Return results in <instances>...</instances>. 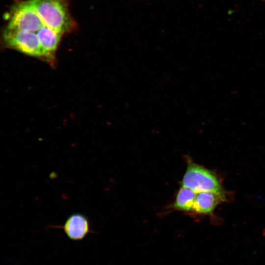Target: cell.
<instances>
[{
    "label": "cell",
    "instance_id": "cell-7",
    "mask_svg": "<svg viewBox=\"0 0 265 265\" xmlns=\"http://www.w3.org/2000/svg\"><path fill=\"white\" fill-rule=\"evenodd\" d=\"M223 198L212 191L196 192L191 211L198 213H211Z\"/></svg>",
    "mask_w": 265,
    "mask_h": 265
},
{
    "label": "cell",
    "instance_id": "cell-5",
    "mask_svg": "<svg viewBox=\"0 0 265 265\" xmlns=\"http://www.w3.org/2000/svg\"><path fill=\"white\" fill-rule=\"evenodd\" d=\"M41 48L43 58L54 65L55 53L62 34L43 25L36 32Z\"/></svg>",
    "mask_w": 265,
    "mask_h": 265
},
{
    "label": "cell",
    "instance_id": "cell-2",
    "mask_svg": "<svg viewBox=\"0 0 265 265\" xmlns=\"http://www.w3.org/2000/svg\"><path fill=\"white\" fill-rule=\"evenodd\" d=\"M182 186L196 192L212 191L223 197L224 191L215 175L202 166L189 162L182 181Z\"/></svg>",
    "mask_w": 265,
    "mask_h": 265
},
{
    "label": "cell",
    "instance_id": "cell-3",
    "mask_svg": "<svg viewBox=\"0 0 265 265\" xmlns=\"http://www.w3.org/2000/svg\"><path fill=\"white\" fill-rule=\"evenodd\" d=\"M5 45L25 54L43 58L36 32L6 28L3 34Z\"/></svg>",
    "mask_w": 265,
    "mask_h": 265
},
{
    "label": "cell",
    "instance_id": "cell-6",
    "mask_svg": "<svg viewBox=\"0 0 265 265\" xmlns=\"http://www.w3.org/2000/svg\"><path fill=\"white\" fill-rule=\"evenodd\" d=\"M61 228L68 238L73 240H81L91 232L89 219L80 213L70 215Z\"/></svg>",
    "mask_w": 265,
    "mask_h": 265
},
{
    "label": "cell",
    "instance_id": "cell-8",
    "mask_svg": "<svg viewBox=\"0 0 265 265\" xmlns=\"http://www.w3.org/2000/svg\"><path fill=\"white\" fill-rule=\"evenodd\" d=\"M196 192L182 186L177 194L173 207L179 210L188 212L192 210Z\"/></svg>",
    "mask_w": 265,
    "mask_h": 265
},
{
    "label": "cell",
    "instance_id": "cell-1",
    "mask_svg": "<svg viewBox=\"0 0 265 265\" xmlns=\"http://www.w3.org/2000/svg\"><path fill=\"white\" fill-rule=\"evenodd\" d=\"M44 25L63 34L74 27L65 0H31Z\"/></svg>",
    "mask_w": 265,
    "mask_h": 265
},
{
    "label": "cell",
    "instance_id": "cell-4",
    "mask_svg": "<svg viewBox=\"0 0 265 265\" xmlns=\"http://www.w3.org/2000/svg\"><path fill=\"white\" fill-rule=\"evenodd\" d=\"M43 25L31 0H29L14 8L6 28L36 32Z\"/></svg>",
    "mask_w": 265,
    "mask_h": 265
}]
</instances>
